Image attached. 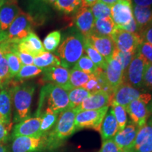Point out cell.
<instances>
[{
	"instance_id": "obj_1",
	"label": "cell",
	"mask_w": 152,
	"mask_h": 152,
	"mask_svg": "<svg viewBox=\"0 0 152 152\" xmlns=\"http://www.w3.org/2000/svg\"><path fill=\"white\" fill-rule=\"evenodd\" d=\"M76 108H68L58 115L56 124L45 137V149L52 150L61 147L64 142L75 132Z\"/></svg>"
},
{
	"instance_id": "obj_2",
	"label": "cell",
	"mask_w": 152,
	"mask_h": 152,
	"mask_svg": "<svg viewBox=\"0 0 152 152\" xmlns=\"http://www.w3.org/2000/svg\"><path fill=\"white\" fill-rule=\"evenodd\" d=\"M9 91L14 111L13 123H18L30 118L35 85L33 83H19L13 85Z\"/></svg>"
},
{
	"instance_id": "obj_3",
	"label": "cell",
	"mask_w": 152,
	"mask_h": 152,
	"mask_svg": "<svg viewBox=\"0 0 152 152\" xmlns=\"http://www.w3.org/2000/svg\"><path fill=\"white\" fill-rule=\"evenodd\" d=\"M84 37L78 31L67 36L56 51L61 66L67 69L73 68L80 57L84 55Z\"/></svg>"
},
{
	"instance_id": "obj_4",
	"label": "cell",
	"mask_w": 152,
	"mask_h": 152,
	"mask_svg": "<svg viewBox=\"0 0 152 152\" xmlns=\"http://www.w3.org/2000/svg\"><path fill=\"white\" fill-rule=\"evenodd\" d=\"M47 102V107L55 113H60L69 108L68 91L53 84H47L41 90L39 105Z\"/></svg>"
},
{
	"instance_id": "obj_5",
	"label": "cell",
	"mask_w": 152,
	"mask_h": 152,
	"mask_svg": "<svg viewBox=\"0 0 152 152\" xmlns=\"http://www.w3.org/2000/svg\"><path fill=\"white\" fill-rule=\"evenodd\" d=\"M35 25L31 15L21 10L4 34V41L17 44L33 32Z\"/></svg>"
},
{
	"instance_id": "obj_6",
	"label": "cell",
	"mask_w": 152,
	"mask_h": 152,
	"mask_svg": "<svg viewBox=\"0 0 152 152\" xmlns=\"http://www.w3.org/2000/svg\"><path fill=\"white\" fill-rule=\"evenodd\" d=\"M137 99H141L150 103L152 101V95L149 93L142 92L140 89L135 88L127 83H123L113 91L110 105L111 104H116L125 109L128 104Z\"/></svg>"
},
{
	"instance_id": "obj_7",
	"label": "cell",
	"mask_w": 152,
	"mask_h": 152,
	"mask_svg": "<svg viewBox=\"0 0 152 152\" xmlns=\"http://www.w3.org/2000/svg\"><path fill=\"white\" fill-rule=\"evenodd\" d=\"M149 63L138 52L123 73V83L142 90L144 76Z\"/></svg>"
},
{
	"instance_id": "obj_8",
	"label": "cell",
	"mask_w": 152,
	"mask_h": 152,
	"mask_svg": "<svg viewBox=\"0 0 152 152\" xmlns=\"http://www.w3.org/2000/svg\"><path fill=\"white\" fill-rule=\"evenodd\" d=\"M109 106L97 110H87L77 112L75 116V131L84 128L94 129L99 132L102 121L108 112Z\"/></svg>"
},
{
	"instance_id": "obj_9",
	"label": "cell",
	"mask_w": 152,
	"mask_h": 152,
	"mask_svg": "<svg viewBox=\"0 0 152 152\" xmlns=\"http://www.w3.org/2000/svg\"><path fill=\"white\" fill-rule=\"evenodd\" d=\"M110 37L113 39L115 48L123 52L136 53L142 42L140 34L129 33L118 27H115Z\"/></svg>"
},
{
	"instance_id": "obj_10",
	"label": "cell",
	"mask_w": 152,
	"mask_h": 152,
	"mask_svg": "<svg viewBox=\"0 0 152 152\" xmlns=\"http://www.w3.org/2000/svg\"><path fill=\"white\" fill-rule=\"evenodd\" d=\"M21 9L17 0H3L0 6V43L4 41V34Z\"/></svg>"
},
{
	"instance_id": "obj_11",
	"label": "cell",
	"mask_w": 152,
	"mask_h": 152,
	"mask_svg": "<svg viewBox=\"0 0 152 152\" xmlns=\"http://www.w3.org/2000/svg\"><path fill=\"white\" fill-rule=\"evenodd\" d=\"M42 81L47 84H53L62 87L66 91L71 90L73 87L70 83V71L61 66H52L43 70Z\"/></svg>"
},
{
	"instance_id": "obj_12",
	"label": "cell",
	"mask_w": 152,
	"mask_h": 152,
	"mask_svg": "<svg viewBox=\"0 0 152 152\" xmlns=\"http://www.w3.org/2000/svg\"><path fill=\"white\" fill-rule=\"evenodd\" d=\"M149 104L143 100L137 99L131 102L125 108L132 123L139 128L144 126L152 115V110L149 107Z\"/></svg>"
},
{
	"instance_id": "obj_13",
	"label": "cell",
	"mask_w": 152,
	"mask_h": 152,
	"mask_svg": "<svg viewBox=\"0 0 152 152\" xmlns=\"http://www.w3.org/2000/svg\"><path fill=\"white\" fill-rule=\"evenodd\" d=\"M45 149V137H17L12 139L11 152H39Z\"/></svg>"
},
{
	"instance_id": "obj_14",
	"label": "cell",
	"mask_w": 152,
	"mask_h": 152,
	"mask_svg": "<svg viewBox=\"0 0 152 152\" xmlns=\"http://www.w3.org/2000/svg\"><path fill=\"white\" fill-rule=\"evenodd\" d=\"M41 117L28 118L16 123L11 132V138L17 137H42Z\"/></svg>"
},
{
	"instance_id": "obj_15",
	"label": "cell",
	"mask_w": 152,
	"mask_h": 152,
	"mask_svg": "<svg viewBox=\"0 0 152 152\" xmlns=\"http://www.w3.org/2000/svg\"><path fill=\"white\" fill-rule=\"evenodd\" d=\"M130 149L133 152H152V115L140 128Z\"/></svg>"
},
{
	"instance_id": "obj_16",
	"label": "cell",
	"mask_w": 152,
	"mask_h": 152,
	"mask_svg": "<svg viewBox=\"0 0 152 152\" xmlns=\"http://www.w3.org/2000/svg\"><path fill=\"white\" fill-rule=\"evenodd\" d=\"M84 38L91 46L94 47L102 56L105 58L107 62L111 60L114 51L116 48L111 37L91 34L87 37H84Z\"/></svg>"
},
{
	"instance_id": "obj_17",
	"label": "cell",
	"mask_w": 152,
	"mask_h": 152,
	"mask_svg": "<svg viewBox=\"0 0 152 152\" xmlns=\"http://www.w3.org/2000/svg\"><path fill=\"white\" fill-rule=\"evenodd\" d=\"M111 18L117 27L128 24L134 18L132 2L119 0L111 7Z\"/></svg>"
},
{
	"instance_id": "obj_18",
	"label": "cell",
	"mask_w": 152,
	"mask_h": 152,
	"mask_svg": "<svg viewBox=\"0 0 152 152\" xmlns=\"http://www.w3.org/2000/svg\"><path fill=\"white\" fill-rule=\"evenodd\" d=\"M73 21L77 31L80 32L83 37H87L92 34L95 20L91 9L82 7L75 13Z\"/></svg>"
},
{
	"instance_id": "obj_19",
	"label": "cell",
	"mask_w": 152,
	"mask_h": 152,
	"mask_svg": "<svg viewBox=\"0 0 152 152\" xmlns=\"http://www.w3.org/2000/svg\"><path fill=\"white\" fill-rule=\"evenodd\" d=\"M111 95L104 91L90 94L88 97L83 101V103L77 107V111H87V110H97L105 106H110Z\"/></svg>"
},
{
	"instance_id": "obj_20",
	"label": "cell",
	"mask_w": 152,
	"mask_h": 152,
	"mask_svg": "<svg viewBox=\"0 0 152 152\" xmlns=\"http://www.w3.org/2000/svg\"><path fill=\"white\" fill-rule=\"evenodd\" d=\"M16 49L20 52L30 54L34 58L46 52L42 42L34 32L30 33L27 37L17 43Z\"/></svg>"
},
{
	"instance_id": "obj_21",
	"label": "cell",
	"mask_w": 152,
	"mask_h": 152,
	"mask_svg": "<svg viewBox=\"0 0 152 152\" xmlns=\"http://www.w3.org/2000/svg\"><path fill=\"white\" fill-rule=\"evenodd\" d=\"M139 130L140 128L137 126L130 122L122 130L118 131L112 139L120 149L122 150L130 149L135 140Z\"/></svg>"
},
{
	"instance_id": "obj_22",
	"label": "cell",
	"mask_w": 152,
	"mask_h": 152,
	"mask_svg": "<svg viewBox=\"0 0 152 152\" xmlns=\"http://www.w3.org/2000/svg\"><path fill=\"white\" fill-rule=\"evenodd\" d=\"M13 107L10 91L4 88L0 90V121L13 127Z\"/></svg>"
},
{
	"instance_id": "obj_23",
	"label": "cell",
	"mask_w": 152,
	"mask_h": 152,
	"mask_svg": "<svg viewBox=\"0 0 152 152\" xmlns=\"http://www.w3.org/2000/svg\"><path fill=\"white\" fill-rule=\"evenodd\" d=\"M123 69L122 66L115 59H111L108 62L105 74L108 84L113 91L123 83Z\"/></svg>"
},
{
	"instance_id": "obj_24",
	"label": "cell",
	"mask_w": 152,
	"mask_h": 152,
	"mask_svg": "<svg viewBox=\"0 0 152 152\" xmlns=\"http://www.w3.org/2000/svg\"><path fill=\"white\" fill-rule=\"evenodd\" d=\"M118 131V123L114 116L111 109H109V112L106 114L105 117L102 121L100 128V134L102 141L112 139Z\"/></svg>"
},
{
	"instance_id": "obj_25",
	"label": "cell",
	"mask_w": 152,
	"mask_h": 152,
	"mask_svg": "<svg viewBox=\"0 0 152 152\" xmlns=\"http://www.w3.org/2000/svg\"><path fill=\"white\" fill-rule=\"evenodd\" d=\"M132 12L140 34L142 30L152 24V7H142L133 5Z\"/></svg>"
},
{
	"instance_id": "obj_26",
	"label": "cell",
	"mask_w": 152,
	"mask_h": 152,
	"mask_svg": "<svg viewBox=\"0 0 152 152\" xmlns=\"http://www.w3.org/2000/svg\"><path fill=\"white\" fill-rule=\"evenodd\" d=\"M116 26L111 17L96 19L94 21L92 34L101 36H111Z\"/></svg>"
},
{
	"instance_id": "obj_27",
	"label": "cell",
	"mask_w": 152,
	"mask_h": 152,
	"mask_svg": "<svg viewBox=\"0 0 152 152\" xmlns=\"http://www.w3.org/2000/svg\"><path fill=\"white\" fill-rule=\"evenodd\" d=\"M33 64L40 69H46L52 66H61L59 57L51 52H45L34 58Z\"/></svg>"
},
{
	"instance_id": "obj_28",
	"label": "cell",
	"mask_w": 152,
	"mask_h": 152,
	"mask_svg": "<svg viewBox=\"0 0 152 152\" xmlns=\"http://www.w3.org/2000/svg\"><path fill=\"white\" fill-rule=\"evenodd\" d=\"M60 113H55L49 109H45L40 115V131L42 136H46L56 124Z\"/></svg>"
},
{
	"instance_id": "obj_29",
	"label": "cell",
	"mask_w": 152,
	"mask_h": 152,
	"mask_svg": "<svg viewBox=\"0 0 152 152\" xmlns=\"http://www.w3.org/2000/svg\"><path fill=\"white\" fill-rule=\"evenodd\" d=\"M57 10L66 14L77 12L83 6L82 0H55L53 4Z\"/></svg>"
},
{
	"instance_id": "obj_30",
	"label": "cell",
	"mask_w": 152,
	"mask_h": 152,
	"mask_svg": "<svg viewBox=\"0 0 152 152\" xmlns=\"http://www.w3.org/2000/svg\"><path fill=\"white\" fill-rule=\"evenodd\" d=\"M69 99V108H77L83 103L90 93L83 87H73L68 92Z\"/></svg>"
},
{
	"instance_id": "obj_31",
	"label": "cell",
	"mask_w": 152,
	"mask_h": 152,
	"mask_svg": "<svg viewBox=\"0 0 152 152\" xmlns=\"http://www.w3.org/2000/svg\"><path fill=\"white\" fill-rule=\"evenodd\" d=\"M84 49L87 56L92 60V61L96 65V67L102 68L105 71L107 67L108 62L104 56H102L94 47L91 46L84 38Z\"/></svg>"
},
{
	"instance_id": "obj_32",
	"label": "cell",
	"mask_w": 152,
	"mask_h": 152,
	"mask_svg": "<svg viewBox=\"0 0 152 152\" xmlns=\"http://www.w3.org/2000/svg\"><path fill=\"white\" fill-rule=\"evenodd\" d=\"M43 70L40 69L35 65H28V66H22L21 68L19 71L18 73L15 76V81L22 83L26 80H29L33 77H37V75L42 73Z\"/></svg>"
},
{
	"instance_id": "obj_33",
	"label": "cell",
	"mask_w": 152,
	"mask_h": 152,
	"mask_svg": "<svg viewBox=\"0 0 152 152\" xmlns=\"http://www.w3.org/2000/svg\"><path fill=\"white\" fill-rule=\"evenodd\" d=\"M91 75L72 68L70 71V83L72 87H83L90 79Z\"/></svg>"
},
{
	"instance_id": "obj_34",
	"label": "cell",
	"mask_w": 152,
	"mask_h": 152,
	"mask_svg": "<svg viewBox=\"0 0 152 152\" xmlns=\"http://www.w3.org/2000/svg\"><path fill=\"white\" fill-rule=\"evenodd\" d=\"M61 39V34L58 30H54L49 33L43 41V46L45 51L48 52H54L59 47Z\"/></svg>"
},
{
	"instance_id": "obj_35",
	"label": "cell",
	"mask_w": 152,
	"mask_h": 152,
	"mask_svg": "<svg viewBox=\"0 0 152 152\" xmlns=\"http://www.w3.org/2000/svg\"><path fill=\"white\" fill-rule=\"evenodd\" d=\"M110 106H111L114 116L116 119L118 126V131L122 130L128 124L126 110L123 106L116 104H111Z\"/></svg>"
},
{
	"instance_id": "obj_36",
	"label": "cell",
	"mask_w": 152,
	"mask_h": 152,
	"mask_svg": "<svg viewBox=\"0 0 152 152\" xmlns=\"http://www.w3.org/2000/svg\"><path fill=\"white\" fill-rule=\"evenodd\" d=\"M73 68L90 75L94 74L98 68L87 55H83Z\"/></svg>"
},
{
	"instance_id": "obj_37",
	"label": "cell",
	"mask_w": 152,
	"mask_h": 152,
	"mask_svg": "<svg viewBox=\"0 0 152 152\" xmlns=\"http://www.w3.org/2000/svg\"><path fill=\"white\" fill-rule=\"evenodd\" d=\"M91 11H92L94 20L111 17V7L99 0H97L94 3V4L91 7Z\"/></svg>"
},
{
	"instance_id": "obj_38",
	"label": "cell",
	"mask_w": 152,
	"mask_h": 152,
	"mask_svg": "<svg viewBox=\"0 0 152 152\" xmlns=\"http://www.w3.org/2000/svg\"><path fill=\"white\" fill-rule=\"evenodd\" d=\"M5 57L8 62L10 77L11 79H14L22 67L21 62L18 56L14 52L7 53L5 54Z\"/></svg>"
},
{
	"instance_id": "obj_39",
	"label": "cell",
	"mask_w": 152,
	"mask_h": 152,
	"mask_svg": "<svg viewBox=\"0 0 152 152\" xmlns=\"http://www.w3.org/2000/svg\"><path fill=\"white\" fill-rule=\"evenodd\" d=\"M137 53V52H136ZM136 53L134 52H123L121 51L115 49L114 51L113 56H112L111 59H115L118 61L120 64L122 66L123 71H125L129 64L132 61L133 57L135 55ZM124 73V72H123Z\"/></svg>"
},
{
	"instance_id": "obj_40",
	"label": "cell",
	"mask_w": 152,
	"mask_h": 152,
	"mask_svg": "<svg viewBox=\"0 0 152 152\" xmlns=\"http://www.w3.org/2000/svg\"><path fill=\"white\" fill-rule=\"evenodd\" d=\"M11 80L8 62L4 56L0 60V83L4 87L5 85L10 83Z\"/></svg>"
},
{
	"instance_id": "obj_41",
	"label": "cell",
	"mask_w": 152,
	"mask_h": 152,
	"mask_svg": "<svg viewBox=\"0 0 152 152\" xmlns=\"http://www.w3.org/2000/svg\"><path fill=\"white\" fill-rule=\"evenodd\" d=\"M137 52L147 61L149 64H152V45L142 42L138 47Z\"/></svg>"
},
{
	"instance_id": "obj_42",
	"label": "cell",
	"mask_w": 152,
	"mask_h": 152,
	"mask_svg": "<svg viewBox=\"0 0 152 152\" xmlns=\"http://www.w3.org/2000/svg\"><path fill=\"white\" fill-rule=\"evenodd\" d=\"M87 91H88L90 94L99 92V91H102V87H101L97 78L95 77L94 74H92L90 76V79L87 81V83L83 87Z\"/></svg>"
},
{
	"instance_id": "obj_43",
	"label": "cell",
	"mask_w": 152,
	"mask_h": 152,
	"mask_svg": "<svg viewBox=\"0 0 152 152\" xmlns=\"http://www.w3.org/2000/svg\"><path fill=\"white\" fill-rule=\"evenodd\" d=\"M123 150L118 147L113 139L105 140L102 143V146L99 152H121Z\"/></svg>"
},
{
	"instance_id": "obj_44",
	"label": "cell",
	"mask_w": 152,
	"mask_h": 152,
	"mask_svg": "<svg viewBox=\"0 0 152 152\" xmlns=\"http://www.w3.org/2000/svg\"><path fill=\"white\" fill-rule=\"evenodd\" d=\"M11 52H14L18 56L19 59L21 62L22 66H28V65H33L34 57L31 56L30 54H28L27 53L20 52V51L17 50L16 45V47L14 49V50Z\"/></svg>"
},
{
	"instance_id": "obj_45",
	"label": "cell",
	"mask_w": 152,
	"mask_h": 152,
	"mask_svg": "<svg viewBox=\"0 0 152 152\" xmlns=\"http://www.w3.org/2000/svg\"><path fill=\"white\" fill-rule=\"evenodd\" d=\"M12 127L4 124L0 121V143L6 144L11 137L10 132Z\"/></svg>"
},
{
	"instance_id": "obj_46",
	"label": "cell",
	"mask_w": 152,
	"mask_h": 152,
	"mask_svg": "<svg viewBox=\"0 0 152 152\" xmlns=\"http://www.w3.org/2000/svg\"><path fill=\"white\" fill-rule=\"evenodd\" d=\"M144 87L152 90V64H149L144 76Z\"/></svg>"
},
{
	"instance_id": "obj_47",
	"label": "cell",
	"mask_w": 152,
	"mask_h": 152,
	"mask_svg": "<svg viewBox=\"0 0 152 152\" xmlns=\"http://www.w3.org/2000/svg\"><path fill=\"white\" fill-rule=\"evenodd\" d=\"M16 44L11 43L8 42H3L0 43V60L5 56V54L8 52H11Z\"/></svg>"
},
{
	"instance_id": "obj_48",
	"label": "cell",
	"mask_w": 152,
	"mask_h": 152,
	"mask_svg": "<svg viewBox=\"0 0 152 152\" xmlns=\"http://www.w3.org/2000/svg\"><path fill=\"white\" fill-rule=\"evenodd\" d=\"M140 35L141 36L142 42L152 45V24L142 30Z\"/></svg>"
},
{
	"instance_id": "obj_49",
	"label": "cell",
	"mask_w": 152,
	"mask_h": 152,
	"mask_svg": "<svg viewBox=\"0 0 152 152\" xmlns=\"http://www.w3.org/2000/svg\"><path fill=\"white\" fill-rule=\"evenodd\" d=\"M118 28H121V29H122L123 30H125V31L127 32H129V33L140 34V30H139L137 24V23L134 18L131 20V21L128 24L125 25V26H121V27H118Z\"/></svg>"
},
{
	"instance_id": "obj_50",
	"label": "cell",
	"mask_w": 152,
	"mask_h": 152,
	"mask_svg": "<svg viewBox=\"0 0 152 152\" xmlns=\"http://www.w3.org/2000/svg\"><path fill=\"white\" fill-rule=\"evenodd\" d=\"M134 5L142 7H152V0H133Z\"/></svg>"
},
{
	"instance_id": "obj_51",
	"label": "cell",
	"mask_w": 152,
	"mask_h": 152,
	"mask_svg": "<svg viewBox=\"0 0 152 152\" xmlns=\"http://www.w3.org/2000/svg\"><path fill=\"white\" fill-rule=\"evenodd\" d=\"M82 1H83V6L82 7L90 8V7H92L94 4V3L97 0H82Z\"/></svg>"
},
{
	"instance_id": "obj_52",
	"label": "cell",
	"mask_w": 152,
	"mask_h": 152,
	"mask_svg": "<svg viewBox=\"0 0 152 152\" xmlns=\"http://www.w3.org/2000/svg\"><path fill=\"white\" fill-rule=\"evenodd\" d=\"M99 1H102V2L105 4L108 5L110 7H111L112 6H113L115 3L118 2L119 0H99Z\"/></svg>"
},
{
	"instance_id": "obj_53",
	"label": "cell",
	"mask_w": 152,
	"mask_h": 152,
	"mask_svg": "<svg viewBox=\"0 0 152 152\" xmlns=\"http://www.w3.org/2000/svg\"><path fill=\"white\" fill-rule=\"evenodd\" d=\"M0 152H9L7 148L4 146V144L0 143Z\"/></svg>"
},
{
	"instance_id": "obj_54",
	"label": "cell",
	"mask_w": 152,
	"mask_h": 152,
	"mask_svg": "<svg viewBox=\"0 0 152 152\" xmlns=\"http://www.w3.org/2000/svg\"><path fill=\"white\" fill-rule=\"evenodd\" d=\"M43 1H45V2H47L49 4H53L54 3L55 0H43Z\"/></svg>"
},
{
	"instance_id": "obj_55",
	"label": "cell",
	"mask_w": 152,
	"mask_h": 152,
	"mask_svg": "<svg viewBox=\"0 0 152 152\" xmlns=\"http://www.w3.org/2000/svg\"><path fill=\"white\" fill-rule=\"evenodd\" d=\"M121 152H133V151L130 149H127L123 150V151H121Z\"/></svg>"
},
{
	"instance_id": "obj_56",
	"label": "cell",
	"mask_w": 152,
	"mask_h": 152,
	"mask_svg": "<svg viewBox=\"0 0 152 152\" xmlns=\"http://www.w3.org/2000/svg\"><path fill=\"white\" fill-rule=\"evenodd\" d=\"M122 1H129V2H132V0H122Z\"/></svg>"
},
{
	"instance_id": "obj_57",
	"label": "cell",
	"mask_w": 152,
	"mask_h": 152,
	"mask_svg": "<svg viewBox=\"0 0 152 152\" xmlns=\"http://www.w3.org/2000/svg\"><path fill=\"white\" fill-rule=\"evenodd\" d=\"M2 88H4V87H3V86H2V85H1V83H0V89H2Z\"/></svg>"
},
{
	"instance_id": "obj_58",
	"label": "cell",
	"mask_w": 152,
	"mask_h": 152,
	"mask_svg": "<svg viewBox=\"0 0 152 152\" xmlns=\"http://www.w3.org/2000/svg\"><path fill=\"white\" fill-rule=\"evenodd\" d=\"M2 1H3V0H0V6H1V3H2Z\"/></svg>"
},
{
	"instance_id": "obj_59",
	"label": "cell",
	"mask_w": 152,
	"mask_h": 152,
	"mask_svg": "<svg viewBox=\"0 0 152 152\" xmlns=\"http://www.w3.org/2000/svg\"><path fill=\"white\" fill-rule=\"evenodd\" d=\"M1 90V89H0V90Z\"/></svg>"
}]
</instances>
